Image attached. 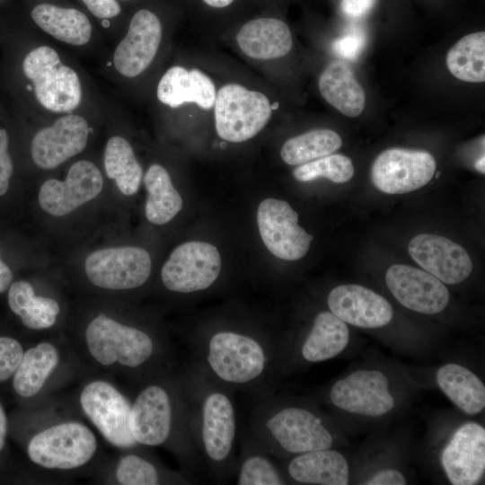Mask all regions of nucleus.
<instances>
[{"mask_svg": "<svg viewBox=\"0 0 485 485\" xmlns=\"http://www.w3.org/2000/svg\"><path fill=\"white\" fill-rule=\"evenodd\" d=\"M439 175H440V172H437L436 175V177L438 178Z\"/></svg>", "mask_w": 485, "mask_h": 485, "instance_id": "48", "label": "nucleus"}, {"mask_svg": "<svg viewBox=\"0 0 485 485\" xmlns=\"http://www.w3.org/2000/svg\"><path fill=\"white\" fill-rule=\"evenodd\" d=\"M257 223L265 246L285 260L303 258L313 239L298 225V214L281 199L262 200L257 211Z\"/></svg>", "mask_w": 485, "mask_h": 485, "instance_id": "9", "label": "nucleus"}, {"mask_svg": "<svg viewBox=\"0 0 485 485\" xmlns=\"http://www.w3.org/2000/svg\"><path fill=\"white\" fill-rule=\"evenodd\" d=\"M144 183L148 192L145 207L147 220L158 225L168 223L183 205L168 172L160 164H152L144 177Z\"/></svg>", "mask_w": 485, "mask_h": 485, "instance_id": "31", "label": "nucleus"}, {"mask_svg": "<svg viewBox=\"0 0 485 485\" xmlns=\"http://www.w3.org/2000/svg\"><path fill=\"white\" fill-rule=\"evenodd\" d=\"M266 426L281 447L289 453L324 450L332 445V436L321 419L304 409H283L273 415Z\"/></svg>", "mask_w": 485, "mask_h": 485, "instance_id": "18", "label": "nucleus"}, {"mask_svg": "<svg viewBox=\"0 0 485 485\" xmlns=\"http://www.w3.org/2000/svg\"><path fill=\"white\" fill-rule=\"evenodd\" d=\"M23 353V348L17 340L0 336V383L8 380L14 375Z\"/></svg>", "mask_w": 485, "mask_h": 485, "instance_id": "38", "label": "nucleus"}, {"mask_svg": "<svg viewBox=\"0 0 485 485\" xmlns=\"http://www.w3.org/2000/svg\"><path fill=\"white\" fill-rule=\"evenodd\" d=\"M31 17L36 24L58 40L71 45H84L91 38L92 25L82 12L49 4L33 8Z\"/></svg>", "mask_w": 485, "mask_h": 485, "instance_id": "28", "label": "nucleus"}, {"mask_svg": "<svg viewBox=\"0 0 485 485\" xmlns=\"http://www.w3.org/2000/svg\"><path fill=\"white\" fill-rule=\"evenodd\" d=\"M207 5L215 8H224L231 4L234 0H203Z\"/></svg>", "mask_w": 485, "mask_h": 485, "instance_id": "46", "label": "nucleus"}, {"mask_svg": "<svg viewBox=\"0 0 485 485\" xmlns=\"http://www.w3.org/2000/svg\"><path fill=\"white\" fill-rule=\"evenodd\" d=\"M436 169V160L427 151L390 148L374 161L371 180L382 192L403 194L428 183Z\"/></svg>", "mask_w": 485, "mask_h": 485, "instance_id": "8", "label": "nucleus"}, {"mask_svg": "<svg viewBox=\"0 0 485 485\" xmlns=\"http://www.w3.org/2000/svg\"><path fill=\"white\" fill-rule=\"evenodd\" d=\"M293 175L304 182L326 178L335 183H344L354 175V166L343 154H329L299 165L293 171Z\"/></svg>", "mask_w": 485, "mask_h": 485, "instance_id": "35", "label": "nucleus"}, {"mask_svg": "<svg viewBox=\"0 0 485 485\" xmlns=\"http://www.w3.org/2000/svg\"><path fill=\"white\" fill-rule=\"evenodd\" d=\"M221 269L217 249L205 242H187L173 250L161 276L171 291L190 293L209 287Z\"/></svg>", "mask_w": 485, "mask_h": 485, "instance_id": "7", "label": "nucleus"}, {"mask_svg": "<svg viewBox=\"0 0 485 485\" xmlns=\"http://www.w3.org/2000/svg\"><path fill=\"white\" fill-rule=\"evenodd\" d=\"M85 344L91 357L103 366L119 364L137 367L146 362L154 351L153 340L146 332L104 313L89 322Z\"/></svg>", "mask_w": 485, "mask_h": 485, "instance_id": "4", "label": "nucleus"}, {"mask_svg": "<svg viewBox=\"0 0 485 485\" xmlns=\"http://www.w3.org/2000/svg\"><path fill=\"white\" fill-rule=\"evenodd\" d=\"M235 435V416L230 400L223 393L210 394L203 406L202 439L207 455L223 461L230 454Z\"/></svg>", "mask_w": 485, "mask_h": 485, "instance_id": "23", "label": "nucleus"}, {"mask_svg": "<svg viewBox=\"0 0 485 485\" xmlns=\"http://www.w3.org/2000/svg\"><path fill=\"white\" fill-rule=\"evenodd\" d=\"M8 304L25 327L36 331L52 327L60 313L56 300L36 295L32 286L25 280L11 285Z\"/></svg>", "mask_w": 485, "mask_h": 485, "instance_id": "30", "label": "nucleus"}, {"mask_svg": "<svg viewBox=\"0 0 485 485\" xmlns=\"http://www.w3.org/2000/svg\"><path fill=\"white\" fill-rule=\"evenodd\" d=\"M450 73L469 83L485 81V32L470 33L459 40L446 55Z\"/></svg>", "mask_w": 485, "mask_h": 485, "instance_id": "33", "label": "nucleus"}, {"mask_svg": "<svg viewBox=\"0 0 485 485\" xmlns=\"http://www.w3.org/2000/svg\"><path fill=\"white\" fill-rule=\"evenodd\" d=\"M365 41V36L361 31H351L337 39L333 44V50L339 57L354 61L364 48Z\"/></svg>", "mask_w": 485, "mask_h": 485, "instance_id": "39", "label": "nucleus"}, {"mask_svg": "<svg viewBox=\"0 0 485 485\" xmlns=\"http://www.w3.org/2000/svg\"><path fill=\"white\" fill-rule=\"evenodd\" d=\"M385 282L398 302L410 310L436 314L448 304L447 287L426 270L394 264L387 269Z\"/></svg>", "mask_w": 485, "mask_h": 485, "instance_id": "13", "label": "nucleus"}, {"mask_svg": "<svg viewBox=\"0 0 485 485\" xmlns=\"http://www.w3.org/2000/svg\"><path fill=\"white\" fill-rule=\"evenodd\" d=\"M103 186L100 170L89 161H78L69 168L64 181H46L39 192L40 207L54 216H63L96 198Z\"/></svg>", "mask_w": 485, "mask_h": 485, "instance_id": "12", "label": "nucleus"}, {"mask_svg": "<svg viewBox=\"0 0 485 485\" xmlns=\"http://www.w3.org/2000/svg\"><path fill=\"white\" fill-rule=\"evenodd\" d=\"M149 253L139 247L122 246L97 250L85 260L88 279L101 288L125 290L142 286L151 273Z\"/></svg>", "mask_w": 485, "mask_h": 485, "instance_id": "6", "label": "nucleus"}, {"mask_svg": "<svg viewBox=\"0 0 485 485\" xmlns=\"http://www.w3.org/2000/svg\"><path fill=\"white\" fill-rule=\"evenodd\" d=\"M161 40L162 26L158 17L146 9L136 13L127 35L114 52L117 71L127 77L140 75L154 60Z\"/></svg>", "mask_w": 485, "mask_h": 485, "instance_id": "17", "label": "nucleus"}, {"mask_svg": "<svg viewBox=\"0 0 485 485\" xmlns=\"http://www.w3.org/2000/svg\"><path fill=\"white\" fill-rule=\"evenodd\" d=\"M172 428V405L166 391L149 385L140 392L131 405L129 429L137 444L155 446L169 437Z\"/></svg>", "mask_w": 485, "mask_h": 485, "instance_id": "20", "label": "nucleus"}, {"mask_svg": "<svg viewBox=\"0 0 485 485\" xmlns=\"http://www.w3.org/2000/svg\"><path fill=\"white\" fill-rule=\"evenodd\" d=\"M9 138L5 129L0 128V196L4 195L9 187L13 166L8 153Z\"/></svg>", "mask_w": 485, "mask_h": 485, "instance_id": "40", "label": "nucleus"}, {"mask_svg": "<svg viewBox=\"0 0 485 485\" xmlns=\"http://www.w3.org/2000/svg\"><path fill=\"white\" fill-rule=\"evenodd\" d=\"M12 279L13 273L10 268L0 259V294L9 287Z\"/></svg>", "mask_w": 485, "mask_h": 485, "instance_id": "44", "label": "nucleus"}, {"mask_svg": "<svg viewBox=\"0 0 485 485\" xmlns=\"http://www.w3.org/2000/svg\"><path fill=\"white\" fill-rule=\"evenodd\" d=\"M115 477L121 485H155L159 475L150 462L137 455L123 456L115 470Z\"/></svg>", "mask_w": 485, "mask_h": 485, "instance_id": "36", "label": "nucleus"}, {"mask_svg": "<svg viewBox=\"0 0 485 485\" xmlns=\"http://www.w3.org/2000/svg\"><path fill=\"white\" fill-rule=\"evenodd\" d=\"M319 91L323 99L348 117H357L364 110L366 93L346 62H331L319 77Z\"/></svg>", "mask_w": 485, "mask_h": 485, "instance_id": "24", "label": "nucleus"}, {"mask_svg": "<svg viewBox=\"0 0 485 485\" xmlns=\"http://www.w3.org/2000/svg\"><path fill=\"white\" fill-rule=\"evenodd\" d=\"M375 4V0H341L342 13L349 18H361L367 14Z\"/></svg>", "mask_w": 485, "mask_h": 485, "instance_id": "42", "label": "nucleus"}, {"mask_svg": "<svg viewBox=\"0 0 485 485\" xmlns=\"http://www.w3.org/2000/svg\"><path fill=\"white\" fill-rule=\"evenodd\" d=\"M88 136L89 127L84 118L75 114L63 116L33 137L31 146L33 162L41 169H54L81 153Z\"/></svg>", "mask_w": 485, "mask_h": 485, "instance_id": "15", "label": "nucleus"}, {"mask_svg": "<svg viewBox=\"0 0 485 485\" xmlns=\"http://www.w3.org/2000/svg\"><path fill=\"white\" fill-rule=\"evenodd\" d=\"M331 312L345 323L375 329L387 325L393 310L389 302L373 290L359 285H341L328 296Z\"/></svg>", "mask_w": 485, "mask_h": 485, "instance_id": "19", "label": "nucleus"}, {"mask_svg": "<svg viewBox=\"0 0 485 485\" xmlns=\"http://www.w3.org/2000/svg\"><path fill=\"white\" fill-rule=\"evenodd\" d=\"M236 42L246 56L260 60L282 57L293 46L288 26L276 18H258L246 22L239 30Z\"/></svg>", "mask_w": 485, "mask_h": 485, "instance_id": "22", "label": "nucleus"}, {"mask_svg": "<svg viewBox=\"0 0 485 485\" xmlns=\"http://www.w3.org/2000/svg\"><path fill=\"white\" fill-rule=\"evenodd\" d=\"M408 251L424 270L448 285L463 282L472 271V261L467 251L441 235H416L409 242Z\"/></svg>", "mask_w": 485, "mask_h": 485, "instance_id": "14", "label": "nucleus"}, {"mask_svg": "<svg viewBox=\"0 0 485 485\" xmlns=\"http://www.w3.org/2000/svg\"><path fill=\"white\" fill-rule=\"evenodd\" d=\"M59 351L50 342H40L23 353L22 361L13 375L15 392L23 398L36 395L57 368Z\"/></svg>", "mask_w": 485, "mask_h": 485, "instance_id": "26", "label": "nucleus"}, {"mask_svg": "<svg viewBox=\"0 0 485 485\" xmlns=\"http://www.w3.org/2000/svg\"><path fill=\"white\" fill-rule=\"evenodd\" d=\"M217 135L240 143L255 137L269 122L272 108L268 97L238 84H227L216 92L214 104Z\"/></svg>", "mask_w": 485, "mask_h": 485, "instance_id": "2", "label": "nucleus"}, {"mask_svg": "<svg viewBox=\"0 0 485 485\" xmlns=\"http://www.w3.org/2000/svg\"><path fill=\"white\" fill-rule=\"evenodd\" d=\"M439 388L462 411L476 415L485 407V386L481 380L465 366L446 364L436 373Z\"/></svg>", "mask_w": 485, "mask_h": 485, "instance_id": "27", "label": "nucleus"}, {"mask_svg": "<svg viewBox=\"0 0 485 485\" xmlns=\"http://www.w3.org/2000/svg\"><path fill=\"white\" fill-rule=\"evenodd\" d=\"M156 94L162 103L171 108L193 102L209 110L214 107L216 90L213 81L202 71L175 66L162 76Z\"/></svg>", "mask_w": 485, "mask_h": 485, "instance_id": "21", "label": "nucleus"}, {"mask_svg": "<svg viewBox=\"0 0 485 485\" xmlns=\"http://www.w3.org/2000/svg\"><path fill=\"white\" fill-rule=\"evenodd\" d=\"M207 361L215 374L224 381L242 384L262 373L265 355L261 346L252 338L224 331L211 338Z\"/></svg>", "mask_w": 485, "mask_h": 485, "instance_id": "10", "label": "nucleus"}, {"mask_svg": "<svg viewBox=\"0 0 485 485\" xmlns=\"http://www.w3.org/2000/svg\"><path fill=\"white\" fill-rule=\"evenodd\" d=\"M90 12L101 19L115 17L120 13V6L115 0H82Z\"/></svg>", "mask_w": 485, "mask_h": 485, "instance_id": "41", "label": "nucleus"}, {"mask_svg": "<svg viewBox=\"0 0 485 485\" xmlns=\"http://www.w3.org/2000/svg\"><path fill=\"white\" fill-rule=\"evenodd\" d=\"M288 472L304 484L347 485L349 477L345 457L329 449L301 454L290 462Z\"/></svg>", "mask_w": 485, "mask_h": 485, "instance_id": "25", "label": "nucleus"}, {"mask_svg": "<svg viewBox=\"0 0 485 485\" xmlns=\"http://www.w3.org/2000/svg\"><path fill=\"white\" fill-rule=\"evenodd\" d=\"M79 402L84 415L110 445L126 449L137 444L129 429L131 404L112 384L89 382L81 391Z\"/></svg>", "mask_w": 485, "mask_h": 485, "instance_id": "5", "label": "nucleus"}, {"mask_svg": "<svg viewBox=\"0 0 485 485\" xmlns=\"http://www.w3.org/2000/svg\"><path fill=\"white\" fill-rule=\"evenodd\" d=\"M341 145V137L337 132L317 128L287 140L281 148L280 156L289 165H301L331 154Z\"/></svg>", "mask_w": 485, "mask_h": 485, "instance_id": "34", "label": "nucleus"}, {"mask_svg": "<svg viewBox=\"0 0 485 485\" xmlns=\"http://www.w3.org/2000/svg\"><path fill=\"white\" fill-rule=\"evenodd\" d=\"M22 68L44 108L54 112H68L80 104L79 77L71 67L60 63L58 54L52 48L41 46L32 49L25 57Z\"/></svg>", "mask_w": 485, "mask_h": 485, "instance_id": "3", "label": "nucleus"}, {"mask_svg": "<svg viewBox=\"0 0 485 485\" xmlns=\"http://www.w3.org/2000/svg\"><path fill=\"white\" fill-rule=\"evenodd\" d=\"M93 432L78 421L53 425L33 436L27 446L30 460L45 469L72 470L91 461L97 450Z\"/></svg>", "mask_w": 485, "mask_h": 485, "instance_id": "1", "label": "nucleus"}, {"mask_svg": "<svg viewBox=\"0 0 485 485\" xmlns=\"http://www.w3.org/2000/svg\"><path fill=\"white\" fill-rule=\"evenodd\" d=\"M484 160H485V157H484V153H483L482 155L474 163L475 169L482 174H484L485 172Z\"/></svg>", "mask_w": 485, "mask_h": 485, "instance_id": "47", "label": "nucleus"}, {"mask_svg": "<svg viewBox=\"0 0 485 485\" xmlns=\"http://www.w3.org/2000/svg\"><path fill=\"white\" fill-rule=\"evenodd\" d=\"M7 432V419L2 404L0 403V451L4 448Z\"/></svg>", "mask_w": 485, "mask_h": 485, "instance_id": "45", "label": "nucleus"}, {"mask_svg": "<svg viewBox=\"0 0 485 485\" xmlns=\"http://www.w3.org/2000/svg\"><path fill=\"white\" fill-rule=\"evenodd\" d=\"M406 480L401 472L394 469H386L373 475L367 485H404Z\"/></svg>", "mask_w": 485, "mask_h": 485, "instance_id": "43", "label": "nucleus"}, {"mask_svg": "<svg viewBox=\"0 0 485 485\" xmlns=\"http://www.w3.org/2000/svg\"><path fill=\"white\" fill-rule=\"evenodd\" d=\"M348 340L347 324L331 312L323 311L314 320L303 345L302 355L309 362L325 361L344 350Z\"/></svg>", "mask_w": 485, "mask_h": 485, "instance_id": "29", "label": "nucleus"}, {"mask_svg": "<svg viewBox=\"0 0 485 485\" xmlns=\"http://www.w3.org/2000/svg\"><path fill=\"white\" fill-rule=\"evenodd\" d=\"M441 463L454 485H473L485 470V429L476 422L461 426L444 447Z\"/></svg>", "mask_w": 485, "mask_h": 485, "instance_id": "16", "label": "nucleus"}, {"mask_svg": "<svg viewBox=\"0 0 485 485\" xmlns=\"http://www.w3.org/2000/svg\"><path fill=\"white\" fill-rule=\"evenodd\" d=\"M104 167L107 176L115 181L122 194L130 196L137 192L143 171L128 140L119 136L108 140Z\"/></svg>", "mask_w": 485, "mask_h": 485, "instance_id": "32", "label": "nucleus"}, {"mask_svg": "<svg viewBox=\"0 0 485 485\" xmlns=\"http://www.w3.org/2000/svg\"><path fill=\"white\" fill-rule=\"evenodd\" d=\"M330 398L337 408L367 417L383 416L394 407L389 380L378 370H358L339 380Z\"/></svg>", "mask_w": 485, "mask_h": 485, "instance_id": "11", "label": "nucleus"}, {"mask_svg": "<svg viewBox=\"0 0 485 485\" xmlns=\"http://www.w3.org/2000/svg\"><path fill=\"white\" fill-rule=\"evenodd\" d=\"M282 480L271 464L261 456H251L242 465L238 484L240 485H278Z\"/></svg>", "mask_w": 485, "mask_h": 485, "instance_id": "37", "label": "nucleus"}]
</instances>
